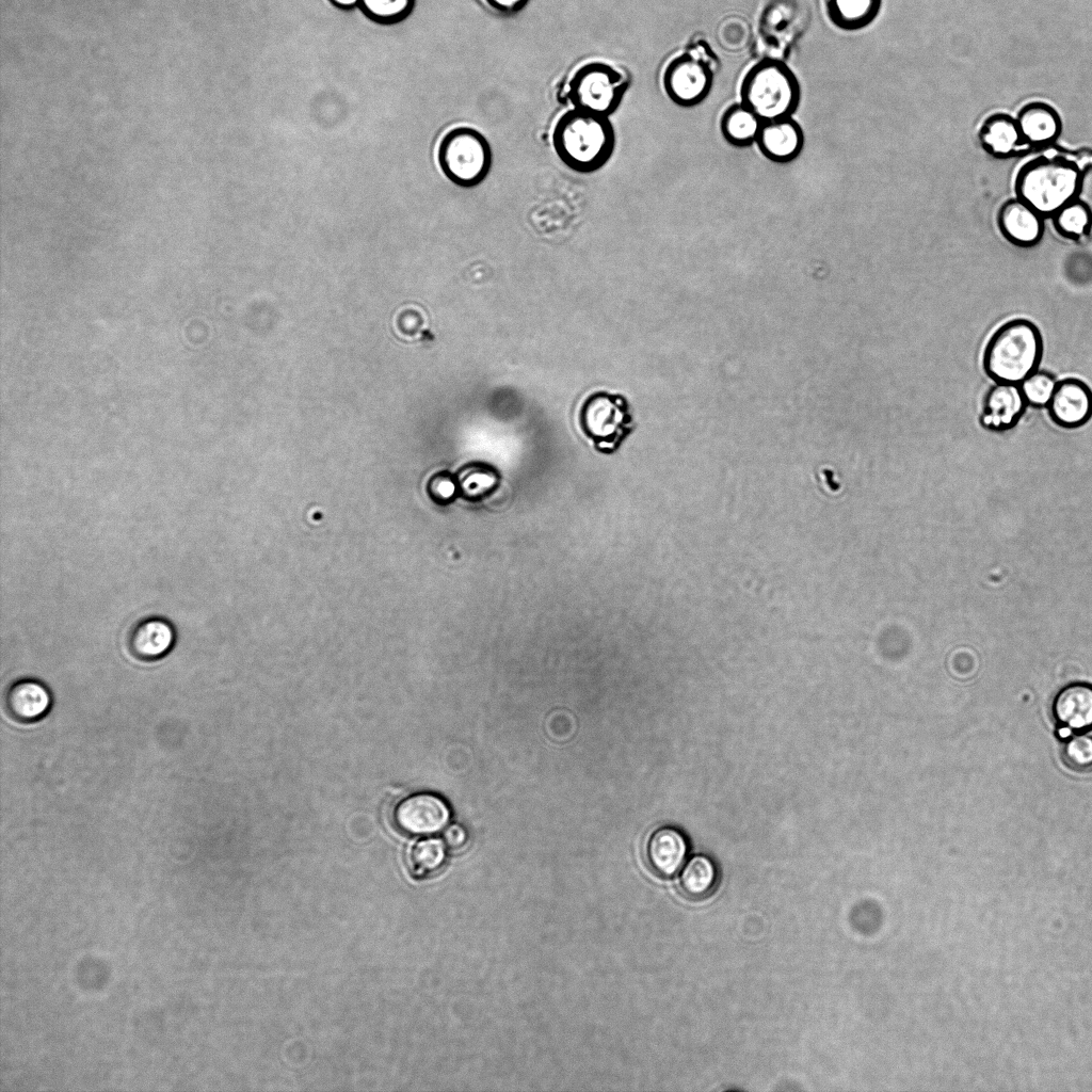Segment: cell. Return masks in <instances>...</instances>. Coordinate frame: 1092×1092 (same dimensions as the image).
Segmentation results:
<instances>
[{
    "mask_svg": "<svg viewBox=\"0 0 1092 1092\" xmlns=\"http://www.w3.org/2000/svg\"><path fill=\"white\" fill-rule=\"evenodd\" d=\"M615 131L608 116L573 108L552 130V146L561 162L579 174L603 168L615 149Z\"/></svg>",
    "mask_w": 1092,
    "mask_h": 1092,
    "instance_id": "1",
    "label": "cell"
},
{
    "mask_svg": "<svg viewBox=\"0 0 1092 1092\" xmlns=\"http://www.w3.org/2000/svg\"><path fill=\"white\" fill-rule=\"evenodd\" d=\"M1044 351L1042 334L1025 318L1008 320L987 340L982 355L985 374L994 382L1021 384L1039 369Z\"/></svg>",
    "mask_w": 1092,
    "mask_h": 1092,
    "instance_id": "2",
    "label": "cell"
},
{
    "mask_svg": "<svg viewBox=\"0 0 1092 1092\" xmlns=\"http://www.w3.org/2000/svg\"><path fill=\"white\" fill-rule=\"evenodd\" d=\"M1082 174L1061 157H1040L1025 163L1015 178V193L1044 219L1078 197Z\"/></svg>",
    "mask_w": 1092,
    "mask_h": 1092,
    "instance_id": "3",
    "label": "cell"
},
{
    "mask_svg": "<svg viewBox=\"0 0 1092 1092\" xmlns=\"http://www.w3.org/2000/svg\"><path fill=\"white\" fill-rule=\"evenodd\" d=\"M741 101L762 122L792 116L801 99L797 76L778 58H765L753 65L741 82Z\"/></svg>",
    "mask_w": 1092,
    "mask_h": 1092,
    "instance_id": "4",
    "label": "cell"
},
{
    "mask_svg": "<svg viewBox=\"0 0 1092 1092\" xmlns=\"http://www.w3.org/2000/svg\"><path fill=\"white\" fill-rule=\"evenodd\" d=\"M437 161L452 183L472 188L484 181L489 174L493 151L482 132L469 126H459L441 138Z\"/></svg>",
    "mask_w": 1092,
    "mask_h": 1092,
    "instance_id": "5",
    "label": "cell"
},
{
    "mask_svg": "<svg viewBox=\"0 0 1092 1092\" xmlns=\"http://www.w3.org/2000/svg\"><path fill=\"white\" fill-rule=\"evenodd\" d=\"M578 421L582 433L604 453L616 451L635 427L627 399L606 390L585 397L579 407Z\"/></svg>",
    "mask_w": 1092,
    "mask_h": 1092,
    "instance_id": "6",
    "label": "cell"
},
{
    "mask_svg": "<svg viewBox=\"0 0 1092 1092\" xmlns=\"http://www.w3.org/2000/svg\"><path fill=\"white\" fill-rule=\"evenodd\" d=\"M628 80L614 66L603 61H591L576 69L568 83V98L573 107L610 116L622 103Z\"/></svg>",
    "mask_w": 1092,
    "mask_h": 1092,
    "instance_id": "7",
    "label": "cell"
},
{
    "mask_svg": "<svg viewBox=\"0 0 1092 1092\" xmlns=\"http://www.w3.org/2000/svg\"><path fill=\"white\" fill-rule=\"evenodd\" d=\"M714 70L690 52L672 59L664 68L662 85L672 102L682 108H692L709 95Z\"/></svg>",
    "mask_w": 1092,
    "mask_h": 1092,
    "instance_id": "8",
    "label": "cell"
},
{
    "mask_svg": "<svg viewBox=\"0 0 1092 1092\" xmlns=\"http://www.w3.org/2000/svg\"><path fill=\"white\" fill-rule=\"evenodd\" d=\"M451 812L444 799L437 794L421 792L412 794L398 803L395 822L400 830L411 835H433L446 828Z\"/></svg>",
    "mask_w": 1092,
    "mask_h": 1092,
    "instance_id": "9",
    "label": "cell"
},
{
    "mask_svg": "<svg viewBox=\"0 0 1092 1092\" xmlns=\"http://www.w3.org/2000/svg\"><path fill=\"white\" fill-rule=\"evenodd\" d=\"M805 21L806 12L797 0H771L760 15L759 34L768 48L786 49L803 31Z\"/></svg>",
    "mask_w": 1092,
    "mask_h": 1092,
    "instance_id": "10",
    "label": "cell"
},
{
    "mask_svg": "<svg viewBox=\"0 0 1092 1092\" xmlns=\"http://www.w3.org/2000/svg\"><path fill=\"white\" fill-rule=\"evenodd\" d=\"M1046 408L1059 427L1078 428L1092 417V389L1078 378L1062 379L1057 382Z\"/></svg>",
    "mask_w": 1092,
    "mask_h": 1092,
    "instance_id": "11",
    "label": "cell"
},
{
    "mask_svg": "<svg viewBox=\"0 0 1092 1092\" xmlns=\"http://www.w3.org/2000/svg\"><path fill=\"white\" fill-rule=\"evenodd\" d=\"M1051 713L1061 730H1092V682L1078 680L1063 686L1054 696Z\"/></svg>",
    "mask_w": 1092,
    "mask_h": 1092,
    "instance_id": "12",
    "label": "cell"
},
{
    "mask_svg": "<svg viewBox=\"0 0 1092 1092\" xmlns=\"http://www.w3.org/2000/svg\"><path fill=\"white\" fill-rule=\"evenodd\" d=\"M1027 406L1019 385L994 382L982 401L980 424L993 432L1008 431L1015 427Z\"/></svg>",
    "mask_w": 1092,
    "mask_h": 1092,
    "instance_id": "13",
    "label": "cell"
},
{
    "mask_svg": "<svg viewBox=\"0 0 1092 1092\" xmlns=\"http://www.w3.org/2000/svg\"><path fill=\"white\" fill-rule=\"evenodd\" d=\"M996 221L1002 237L1021 247L1037 245L1045 230L1044 218L1017 196L1001 204Z\"/></svg>",
    "mask_w": 1092,
    "mask_h": 1092,
    "instance_id": "14",
    "label": "cell"
},
{
    "mask_svg": "<svg viewBox=\"0 0 1092 1092\" xmlns=\"http://www.w3.org/2000/svg\"><path fill=\"white\" fill-rule=\"evenodd\" d=\"M804 142V132L792 116L764 121L756 139L759 151L768 160L781 164L797 159Z\"/></svg>",
    "mask_w": 1092,
    "mask_h": 1092,
    "instance_id": "15",
    "label": "cell"
},
{
    "mask_svg": "<svg viewBox=\"0 0 1092 1092\" xmlns=\"http://www.w3.org/2000/svg\"><path fill=\"white\" fill-rule=\"evenodd\" d=\"M1015 119L1022 138L1028 147H1041L1054 143L1062 131V121L1057 110L1044 101L1025 103Z\"/></svg>",
    "mask_w": 1092,
    "mask_h": 1092,
    "instance_id": "16",
    "label": "cell"
},
{
    "mask_svg": "<svg viewBox=\"0 0 1092 1092\" xmlns=\"http://www.w3.org/2000/svg\"><path fill=\"white\" fill-rule=\"evenodd\" d=\"M176 633L173 625L162 617H148L136 623L128 635L130 654L143 661L165 656L173 647Z\"/></svg>",
    "mask_w": 1092,
    "mask_h": 1092,
    "instance_id": "17",
    "label": "cell"
},
{
    "mask_svg": "<svg viewBox=\"0 0 1092 1092\" xmlns=\"http://www.w3.org/2000/svg\"><path fill=\"white\" fill-rule=\"evenodd\" d=\"M688 850V841L679 830L663 826L651 835L646 846V857L657 874L669 878L680 870Z\"/></svg>",
    "mask_w": 1092,
    "mask_h": 1092,
    "instance_id": "18",
    "label": "cell"
},
{
    "mask_svg": "<svg viewBox=\"0 0 1092 1092\" xmlns=\"http://www.w3.org/2000/svg\"><path fill=\"white\" fill-rule=\"evenodd\" d=\"M982 148L991 156L1006 159L1028 147L1021 134L1015 116L995 112L985 117L978 130Z\"/></svg>",
    "mask_w": 1092,
    "mask_h": 1092,
    "instance_id": "19",
    "label": "cell"
},
{
    "mask_svg": "<svg viewBox=\"0 0 1092 1092\" xmlns=\"http://www.w3.org/2000/svg\"><path fill=\"white\" fill-rule=\"evenodd\" d=\"M52 704L51 693L41 681L20 679L13 682L4 695L7 713L21 723L34 722L43 718Z\"/></svg>",
    "mask_w": 1092,
    "mask_h": 1092,
    "instance_id": "20",
    "label": "cell"
},
{
    "mask_svg": "<svg viewBox=\"0 0 1092 1092\" xmlns=\"http://www.w3.org/2000/svg\"><path fill=\"white\" fill-rule=\"evenodd\" d=\"M882 0H825L830 21L842 31L868 27L880 13Z\"/></svg>",
    "mask_w": 1092,
    "mask_h": 1092,
    "instance_id": "21",
    "label": "cell"
},
{
    "mask_svg": "<svg viewBox=\"0 0 1092 1092\" xmlns=\"http://www.w3.org/2000/svg\"><path fill=\"white\" fill-rule=\"evenodd\" d=\"M762 121L742 102L725 109L720 119L724 140L735 147H749L756 143Z\"/></svg>",
    "mask_w": 1092,
    "mask_h": 1092,
    "instance_id": "22",
    "label": "cell"
},
{
    "mask_svg": "<svg viewBox=\"0 0 1092 1092\" xmlns=\"http://www.w3.org/2000/svg\"><path fill=\"white\" fill-rule=\"evenodd\" d=\"M717 878L714 863L706 855H695L682 868L679 886L685 896L701 899L712 892Z\"/></svg>",
    "mask_w": 1092,
    "mask_h": 1092,
    "instance_id": "23",
    "label": "cell"
},
{
    "mask_svg": "<svg viewBox=\"0 0 1092 1092\" xmlns=\"http://www.w3.org/2000/svg\"><path fill=\"white\" fill-rule=\"evenodd\" d=\"M1051 221L1061 237L1078 240L1091 231L1092 211L1088 204L1077 197L1059 209Z\"/></svg>",
    "mask_w": 1092,
    "mask_h": 1092,
    "instance_id": "24",
    "label": "cell"
},
{
    "mask_svg": "<svg viewBox=\"0 0 1092 1092\" xmlns=\"http://www.w3.org/2000/svg\"><path fill=\"white\" fill-rule=\"evenodd\" d=\"M446 846L445 840L437 837H428L417 841L410 853L413 874L420 879L439 870L447 858Z\"/></svg>",
    "mask_w": 1092,
    "mask_h": 1092,
    "instance_id": "25",
    "label": "cell"
},
{
    "mask_svg": "<svg viewBox=\"0 0 1092 1092\" xmlns=\"http://www.w3.org/2000/svg\"><path fill=\"white\" fill-rule=\"evenodd\" d=\"M718 46L729 53H739L752 43L753 30L749 20L738 14L723 17L714 30Z\"/></svg>",
    "mask_w": 1092,
    "mask_h": 1092,
    "instance_id": "26",
    "label": "cell"
},
{
    "mask_svg": "<svg viewBox=\"0 0 1092 1092\" xmlns=\"http://www.w3.org/2000/svg\"><path fill=\"white\" fill-rule=\"evenodd\" d=\"M415 0H360L362 12L372 21L383 25L397 23L413 11Z\"/></svg>",
    "mask_w": 1092,
    "mask_h": 1092,
    "instance_id": "27",
    "label": "cell"
},
{
    "mask_svg": "<svg viewBox=\"0 0 1092 1092\" xmlns=\"http://www.w3.org/2000/svg\"><path fill=\"white\" fill-rule=\"evenodd\" d=\"M1061 759L1074 772H1092V735L1080 733L1065 739L1061 748Z\"/></svg>",
    "mask_w": 1092,
    "mask_h": 1092,
    "instance_id": "28",
    "label": "cell"
},
{
    "mask_svg": "<svg viewBox=\"0 0 1092 1092\" xmlns=\"http://www.w3.org/2000/svg\"><path fill=\"white\" fill-rule=\"evenodd\" d=\"M1057 382L1051 373L1038 369L1018 385L1027 405L1041 408L1047 406Z\"/></svg>",
    "mask_w": 1092,
    "mask_h": 1092,
    "instance_id": "29",
    "label": "cell"
},
{
    "mask_svg": "<svg viewBox=\"0 0 1092 1092\" xmlns=\"http://www.w3.org/2000/svg\"><path fill=\"white\" fill-rule=\"evenodd\" d=\"M530 0H484L486 5L502 16H513L521 12Z\"/></svg>",
    "mask_w": 1092,
    "mask_h": 1092,
    "instance_id": "30",
    "label": "cell"
},
{
    "mask_svg": "<svg viewBox=\"0 0 1092 1092\" xmlns=\"http://www.w3.org/2000/svg\"><path fill=\"white\" fill-rule=\"evenodd\" d=\"M495 478L492 477V475L478 469L471 472L469 471V473L464 478L463 484L466 491L477 494V492H482L486 487L488 488L489 484H492Z\"/></svg>",
    "mask_w": 1092,
    "mask_h": 1092,
    "instance_id": "31",
    "label": "cell"
},
{
    "mask_svg": "<svg viewBox=\"0 0 1092 1092\" xmlns=\"http://www.w3.org/2000/svg\"><path fill=\"white\" fill-rule=\"evenodd\" d=\"M688 52L709 64L714 71L718 69L719 61L704 41L692 43L691 51Z\"/></svg>",
    "mask_w": 1092,
    "mask_h": 1092,
    "instance_id": "32",
    "label": "cell"
},
{
    "mask_svg": "<svg viewBox=\"0 0 1092 1092\" xmlns=\"http://www.w3.org/2000/svg\"><path fill=\"white\" fill-rule=\"evenodd\" d=\"M467 838V834L459 824H452L445 830L444 840L450 848L456 849L462 847Z\"/></svg>",
    "mask_w": 1092,
    "mask_h": 1092,
    "instance_id": "33",
    "label": "cell"
},
{
    "mask_svg": "<svg viewBox=\"0 0 1092 1092\" xmlns=\"http://www.w3.org/2000/svg\"><path fill=\"white\" fill-rule=\"evenodd\" d=\"M454 491L455 485L449 478L440 477L435 481L434 492L438 498L448 499L454 494Z\"/></svg>",
    "mask_w": 1092,
    "mask_h": 1092,
    "instance_id": "34",
    "label": "cell"
},
{
    "mask_svg": "<svg viewBox=\"0 0 1092 1092\" xmlns=\"http://www.w3.org/2000/svg\"><path fill=\"white\" fill-rule=\"evenodd\" d=\"M334 6L342 10H351L359 5L360 0H328Z\"/></svg>",
    "mask_w": 1092,
    "mask_h": 1092,
    "instance_id": "35",
    "label": "cell"
},
{
    "mask_svg": "<svg viewBox=\"0 0 1092 1092\" xmlns=\"http://www.w3.org/2000/svg\"><path fill=\"white\" fill-rule=\"evenodd\" d=\"M421 340L433 341L434 340V335L429 330H424V331H422V334H421Z\"/></svg>",
    "mask_w": 1092,
    "mask_h": 1092,
    "instance_id": "36",
    "label": "cell"
}]
</instances>
